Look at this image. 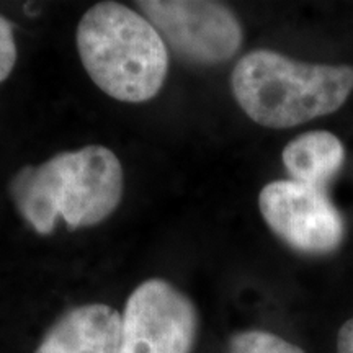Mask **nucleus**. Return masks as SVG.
<instances>
[{"label":"nucleus","instance_id":"f257e3e1","mask_svg":"<svg viewBox=\"0 0 353 353\" xmlns=\"http://www.w3.org/2000/svg\"><path fill=\"white\" fill-rule=\"evenodd\" d=\"M17 208L39 234H51L57 219L70 229L105 221L120 205L123 167L103 145L61 152L38 167H26L13 179Z\"/></svg>","mask_w":353,"mask_h":353},{"label":"nucleus","instance_id":"f03ea898","mask_svg":"<svg viewBox=\"0 0 353 353\" xmlns=\"http://www.w3.org/2000/svg\"><path fill=\"white\" fill-rule=\"evenodd\" d=\"M231 85L250 120L283 130L337 112L353 92V68L298 63L255 50L236 64Z\"/></svg>","mask_w":353,"mask_h":353},{"label":"nucleus","instance_id":"7ed1b4c3","mask_svg":"<svg viewBox=\"0 0 353 353\" xmlns=\"http://www.w3.org/2000/svg\"><path fill=\"white\" fill-rule=\"evenodd\" d=\"M77 50L92 81L114 100L148 101L165 82V41L145 17L121 3L88 8L77 26Z\"/></svg>","mask_w":353,"mask_h":353},{"label":"nucleus","instance_id":"20e7f679","mask_svg":"<svg viewBox=\"0 0 353 353\" xmlns=\"http://www.w3.org/2000/svg\"><path fill=\"white\" fill-rule=\"evenodd\" d=\"M138 6L172 51L190 63L214 65L239 51L241 23L223 3L148 0Z\"/></svg>","mask_w":353,"mask_h":353},{"label":"nucleus","instance_id":"39448f33","mask_svg":"<svg viewBox=\"0 0 353 353\" xmlns=\"http://www.w3.org/2000/svg\"><path fill=\"white\" fill-rule=\"evenodd\" d=\"M120 353H192L198 311L169 281L152 278L128 298L121 316Z\"/></svg>","mask_w":353,"mask_h":353},{"label":"nucleus","instance_id":"423d86ee","mask_svg":"<svg viewBox=\"0 0 353 353\" xmlns=\"http://www.w3.org/2000/svg\"><path fill=\"white\" fill-rule=\"evenodd\" d=\"M268 228L294 250L329 254L342 244L345 224L324 190L296 180H275L259 195Z\"/></svg>","mask_w":353,"mask_h":353},{"label":"nucleus","instance_id":"0eeeda50","mask_svg":"<svg viewBox=\"0 0 353 353\" xmlns=\"http://www.w3.org/2000/svg\"><path fill=\"white\" fill-rule=\"evenodd\" d=\"M121 314L107 304L69 309L44 334L34 353H120Z\"/></svg>","mask_w":353,"mask_h":353},{"label":"nucleus","instance_id":"6e6552de","mask_svg":"<svg viewBox=\"0 0 353 353\" xmlns=\"http://www.w3.org/2000/svg\"><path fill=\"white\" fill-rule=\"evenodd\" d=\"M281 157L293 180L322 188L342 169L345 149L332 132L309 131L286 144Z\"/></svg>","mask_w":353,"mask_h":353},{"label":"nucleus","instance_id":"1a4fd4ad","mask_svg":"<svg viewBox=\"0 0 353 353\" xmlns=\"http://www.w3.org/2000/svg\"><path fill=\"white\" fill-rule=\"evenodd\" d=\"M231 353H304L301 348L285 339L265 330H244L232 335Z\"/></svg>","mask_w":353,"mask_h":353},{"label":"nucleus","instance_id":"9d476101","mask_svg":"<svg viewBox=\"0 0 353 353\" xmlns=\"http://www.w3.org/2000/svg\"><path fill=\"white\" fill-rule=\"evenodd\" d=\"M17 63V43L8 21L0 15V82L10 76Z\"/></svg>","mask_w":353,"mask_h":353},{"label":"nucleus","instance_id":"9b49d317","mask_svg":"<svg viewBox=\"0 0 353 353\" xmlns=\"http://www.w3.org/2000/svg\"><path fill=\"white\" fill-rule=\"evenodd\" d=\"M337 353H353V317L339 330Z\"/></svg>","mask_w":353,"mask_h":353}]
</instances>
